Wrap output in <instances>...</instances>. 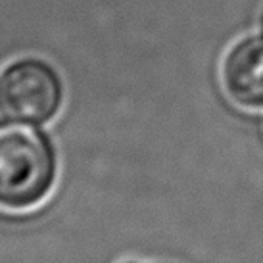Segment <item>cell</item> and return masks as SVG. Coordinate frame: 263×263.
<instances>
[{"instance_id": "277c9868", "label": "cell", "mask_w": 263, "mask_h": 263, "mask_svg": "<svg viewBox=\"0 0 263 263\" xmlns=\"http://www.w3.org/2000/svg\"><path fill=\"white\" fill-rule=\"evenodd\" d=\"M129 263H135V261H129ZM160 263H165V261H160Z\"/></svg>"}, {"instance_id": "7a4b0ae2", "label": "cell", "mask_w": 263, "mask_h": 263, "mask_svg": "<svg viewBox=\"0 0 263 263\" xmlns=\"http://www.w3.org/2000/svg\"><path fill=\"white\" fill-rule=\"evenodd\" d=\"M66 83L56 66L39 56H22L0 69V116L50 123L64 108Z\"/></svg>"}, {"instance_id": "3957f363", "label": "cell", "mask_w": 263, "mask_h": 263, "mask_svg": "<svg viewBox=\"0 0 263 263\" xmlns=\"http://www.w3.org/2000/svg\"><path fill=\"white\" fill-rule=\"evenodd\" d=\"M225 92L248 110L263 108V35L246 37L227 52L221 67Z\"/></svg>"}, {"instance_id": "6da1fadb", "label": "cell", "mask_w": 263, "mask_h": 263, "mask_svg": "<svg viewBox=\"0 0 263 263\" xmlns=\"http://www.w3.org/2000/svg\"><path fill=\"white\" fill-rule=\"evenodd\" d=\"M60 156L48 131L37 123L0 119V210L29 212L58 183Z\"/></svg>"}]
</instances>
